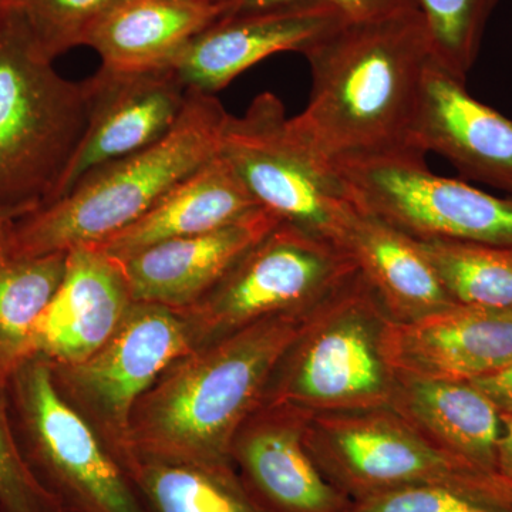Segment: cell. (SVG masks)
I'll return each mask as SVG.
<instances>
[{"instance_id": "83f0119b", "label": "cell", "mask_w": 512, "mask_h": 512, "mask_svg": "<svg viewBox=\"0 0 512 512\" xmlns=\"http://www.w3.org/2000/svg\"><path fill=\"white\" fill-rule=\"evenodd\" d=\"M116 0H0L25 20L42 52L56 60L83 46L93 23Z\"/></svg>"}, {"instance_id": "e0dca14e", "label": "cell", "mask_w": 512, "mask_h": 512, "mask_svg": "<svg viewBox=\"0 0 512 512\" xmlns=\"http://www.w3.org/2000/svg\"><path fill=\"white\" fill-rule=\"evenodd\" d=\"M279 222L271 212L258 208L224 227L128 256L120 262L131 298L175 311L191 308Z\"/></svg>"}, {"instance_id": "277c9868", "label": "cell", "mask_w": 512, "mask_h": 512, "mask_svg": "<svg viewBox=\"0 0 512 512\" xmlns=\"http://www.w3.org/2000/svg\"><path fill=\"white\" fill-rule=\"evenodd\" d=\"M15 10L0 5V214L45 207L89 117V86L57 72Z\"/></svg>"}, {"instance_id": "30bf717a", "label": "cell", "mask_w": 512, "mask_h": 512, "mask_svg": "<svg viewBox=\"0 0 512 512\" xmlns=\"http://www.w3.org/2000/svg\"><path fill=\"white\" fill-rule=\"evenodd\" d=\"M332 168L357 210L416 241L512 247V195L495 197L431 173L423 154H386Z\"/></svg>"}, {"instance_id": "1f68e13d", "label": "cell", "mask_w": 512, "mask_h": 512, "mask_svg": "<svg viewBox=\"0 0 512 512\" xmlns=\"http://www.w3.org/2000/svg\"><path fill=\"white\" fill-rule=\"evenodd\" d=\"M501 414V437L498 441L495 474L512 488V413Z\"/></svg>"}, {"instance_id": "2e32d148", "label": "cell", "mask_w": 512, "mask_h": 512, "mask_svg": "<svg viewBox=\"0 0 512 512\" xmlns=\"http://www.w3.org/2000/svg\"><path fill=\"white\" fill-rule=\"evenodd\" d=\"M133 302L119 259L94 245L70 249L62 285L32 330L29 355L52 365L86 359L119 328Z\"/></svg>"}, {"instance_id": "4dcf8cb0", "label": "cell", "mask_w": 512, "mask_h": 512, "mask_svg": "<svg viewBox=\"0 0 512 512\" xmlns=\"http://www.w3.org/2000/svg\"><path fill=\"white\" fill-rule=\"evenodd\" d=\"M495 404L498 412L512 413V363L500 372L471 382Z\"/></svg>"}, {"instance_id": "484cf974", "label": "cell", "mask_w": 512, "mask_h": 512, "mask_svg": "<svg viewBox=\"0 0 512 512\" xmlns=\"http://www.w3.org/2000/svg\"><path fill=\"white\" fill-rule=\"evenodd\" d=\"M348 512H512V488L494 474H473L353 501Z\"/></svg>"}, {"instance_id": "5bb4252c", "label": "cell", "mask_w": 512, "mask_h": 512, "mask_svg": "<svg viewBox=\"0 0 512 512\" xmlns=\"http://www.w3.org/2000/svg\"><path fill=\"white\" fill-rule=\"evenodd\" d=\"M348 22L325 3H293L224 16L195 37L168 69L188 90L221 92L256 63L282 52L305 53Z\"/></svg>"}, {"instance_id": "4fadbf2b", "label": "cell", "mask_w": 512, "mask_h": 512, "mask_svg": "<svg viewBox=\"0 0 512 512\" xmlns=\"http://www.w3.org/2000/svg\"><path fill=\"white\" fill-rule=\"evenodd\" d=\"M309 413L262 403L231 444L242 484L264 512H348L353 501L326 480L305 443Z\"/></svg>"}, {"instance_id": "d6a6232c", "label": "cell", "mask_w": 512, "mask_h": 512, "mask_svg": "<svg viewBox=\"0 0 512 512\" xmlns=\"http://www.w3.org/2000/svg\"><path fill=\"white\" fill-rule=\"evenodd\" d=\"M5 221H10V218L5 217V215L0 214V224H2V222H5Z\"/></svg>"}, {"instance_id": "ba28073f", "label": "cell", "mask_w": 512, "mask_h": 512, "mask_svg": "<svg viewBox=\"0 0 512 512\" xmlns=\"http://www.w3.org/2000/svg\"><path fill=\"white\" fill-rule=\"evenodd\" d=\"M349 252L279 222L191 308L195 348L261 320L312 311L355 274Z\"/></svg>"}, {"instance_id": "5b68a950", "label": "cell", "mask_w": 512, "mask_h": 512, "mask_svg": "<svg viewBox=\"0 0 512 512\" xmlns=\"http://www.w3.org/2000/svg\"><path fill=\"white\" fill-rule=\"evenodd\" d=\"M393 325L356 271L309 313L276 363L262 403L309 414L390 406L397 383Z\"/></svg>"}, {"instance_id": "ac0fdd59", "label": "cell", "mask_w": 512, "mask_h": 512, "mask_svg": "<svg viewBox=\"0 0 512 512\" xmlns=\"http://www.w3.org/2000/svg\"><path fill=\"white\" fill-rule=\"evenodd\" d=\"M394 369L424 379L474 382L512 363V311L454 305L412 323H394Z\"/></svg>"}, {"instance_id": "7c38bea8", "label": "cell", "mask_w": 512, "mask_h": 512, "mask_svg": "<svg viewBox=\"0 0 512 512\" xmlns=\"http://www.w3.org/2000/svg\"><path fill=\"white\" fill-rule=\"evenodd\" d=\"M87 86L89 117L82 140L46 205L97 168L167 136L183 116L190 92L171 69L123 73L100 67Z\"/></svg>"}, {"instance_id": "ffe728a7", "label": "cell", "mask_w": 512, "mask_h": 512, "mask_svg": "<svg viewBox=\"0 0 512 512\" xmlns=\"http://www.w3.org/2000/svg\"><path fill=\"white\" fill-rule=\"evenodd\" d=\"M390 407L437 450L495 474L503 423L495 404L476 384L397 372Z\"/></svg>"}, {"instance_id": "603a6c76", "label": "cell", "mask_w": 512, "mask_h": 512, "mask_svg": "<svg viewBox=\"0 0 512 512\" xmlns=\"http://www.w3.org/2000/svg\"><path fill=\"white\" fill-rule=\"evenodd\" d=\"M13 221V220H10ZM0 224V383L29 356L37 319L55 298L67 252L40 256L19 254L9 241V222Z\"/></svg>"}, {"instance_id": "d6986e66", "label": "cell", "mask_w": 512, "mask_h": 512, "mask_svg": "<svg viewBox=\"0 0 512 512\" xmlns=\"http://www.w3.org/2000/svg\"><path fill=\"white\" fill-rule=\"evenodd\" d=\"M231 2L116 0L84 37L101 69L147 72L168 69L204 30L227 15Z\"/></svg>"}, {"instance_id": "4316f807", "label": "cell", "mask_w": 512, "mask_h": 512, "mask_svg": "<svg viewBox=\"0 0 512 512\" xmlns=\"http://www.w3.org/2000/svg\"><path fill=\"white\" fill-rule=\"evenodd\" d=\"M500 0H417L433 57L460 82L476 63L488 20Z\"/></svg>"}, {"instance_id": "6da1fadb", "label": "cell", "mask_w": 512, "mask_h": 512, "mask_svg": "<svg viewBox=\"0 0 512 512\" xmlns=\"http://www.w3.org/2000/svg\"><path fill=\"white\" fill-rule=\"evenodd\" d=\"M303 55L311 64L312 92L289 121L313 154L335 165L417 153L410 134L433 60L420 10L343 23Z\"/></svg>"}, {"instance_id": "7402d4cb", "label": "cell", "mask_w": 512, "mask_h": 512, "mask_svg": "<svg viewBox=\"0 0 512 512\" xmlns=\"http://www.w3.org/2000/svg\"><path fill=\"white\" fill-rule=\"evenodd\" d=\"M343 249L394 323L416 322L456 305L416 241L365 212L357 210Z\"/></svg>"}, {"instance_id": "44dd1931", "label": "cell", "mask_w": 512, "mask_h": 512, "mask_svg": "<svg viewBox=\"0 0 512 512\" xmlns=\"http://www.w3.org/2000/svg\"><path fill=\"white\" fill-rule=\"evenodd\" d=\"M252 195L227 161L217 154L138 218L94 245L123 261L143 249L191 237L241 220L258 210Z\"/></svg>"}, {"instance_id": "52a82bcc", "label": "cell", "mask_w": 512, "mask_h": 512, "mask_svg": "<svg viewBox=\"0 0 512 512\" xmlns=\"http://www.w3.org/2000/svg\"><path fill=\"white\" fill-rule=\"evenodd\" d=\"M289 119L275 94H259L242 116L229 114L218 154L258 207L343 248L357 208L332 165L305 146Z\"/></svg>"}, {"instance_id": "8fae6325", "label": "cell", "mask_w": 512, "mask_h": 512, "mask_svg": "<svg viewBox=\"0 0 512 512\" xmlns=\"http://www.w3.org/2000/svg\"><path fill=\"white\" fill-rule=\"evenodd\" d=\"M305 443L320 473L352 501L406 485L490 474L431 446L390 406L309 414Z\"/></svg>"}, {"instance_id": "cb8c5ba5", "label": "cell", "mask_w": 512, "mask_h": 512, "mask_svg": "<svg viewBox=\"0 0 512 512\" xmlns=\"http://www.w3.org/2000/svg\"><path fill=\"white\" fill-rule=\"evenodd\" d=\"M126 470L150 512H264L242 484L234 464L133 454Z\"/></svg>"}, {"instance_id": "8992f818", "label": "cell", "mask_w": 512, "mask_h": 512, "mask_svg": "<svg viewBox=\"0 0 512 512\" xmlns=\"http://www.w3.org/2000/svg\"><path fill=\"white\" fill-rule=\"evenodd\" d=\"M5 390L23 457L64 512H150L126 468L57 392L45 356L25 357Z\"/></svg>"}, {"instance_id": "836d02e7", "label": "cell", "mask_w": 512, "mask_h": 512, "mask_svg": "<svg viewBox=\"0 0 512 512\" xmlns=\"http://www.w3.org/2000/svg\"><path fill=\"white\" fill-rule=\"evenodd\" d=\"M211 2H231V0H211Z\"/></svg>"}, {"instance_id": "9c48e42d", "label": "cell", "mask_w": 512, "mask_h": 512, "mask_svg": "<svg viewBox=\"0 0 512 512\" xmlns=\"http://www.w3.org/2000/svg\"><path fill=\"white\" fill-rule=\"evenodd\" d=\"M194 348V333L183 313L133 302L119 328L93 355L67 365L50 363L52 379L64 402L126 468L134 407L171 363Z\"/></svg>"}, {"instance_id": "3957f363", "label": "cell", "mask_w": 512, "mask_h": 512, "mask_svg": "<svg viewBox=\"0 0 512 512\" xmlns=\"http://www.w3.org/2000/svg\"><path fill=\"white\" fill-rule=\"evenodd\" d=\"M228 116L214 94L190 90L183 116L167 136L97 168L53 204L10 221L13 249L29 256L67 252L133 224L217 156Z\"/></svg>"}, {"instance_id": "9a60e30c", "label": "cell", "mask_w": 512, "mask_h": 512, "mask_svg": "<svg viewBox=\"0 0 512 512\" xmlns=\"http://www.w3.org/2000/svg\"><path fill=\"white\" fill-rule=\"evenodd\" d=\"M410 147L437 153L463 177L512 195V120L485 106L436 60L424 74Z\"/></svg>"}, {"instance_id": "7a4b0ae2", "label": "cell", "mask_w": 512, "mask_h": 512, "mask_svg": "<svg viewBox=\"0 0 512 512\" xmlns=\"http://www.w3.org/2000/svg\"><path fill=\"white\" fill-rule=\"evenodd\" d=\"M312 311L261 320L178 357L134 407L131 456L232 464L235 434Z\"/></svg>"}, {"instance_id": "f1b7e54d", "label": "cell", "mask_w": 512, "mask_h": 512, "mask_svg": "<svg viewBox=\"0 0 512 512\" xmlns=\"http://www.w3.org/2000/svg\"><path fill=\"white\" fill-rule=\"evenodd\" d=\"M0 512H64L37 481L20 450L10 419L5 384L0 383Z\"/></svg>"}, {"instance_id": "f546056e", "label": "cell", "mask_w": 512, "mask_h": 512, "mask_svg": "<svg viewBox=\"0 0 512 512\" xmlns=\"http://www.w3.org/2000/svg\"><path fill=\"white\" fill-rule=\"evenodd\" d=\"M293 3H325L339 10L348 22H365L409 10H419L417 0H231V6L225 16L242 15Z\"/></svg>"}, {"instance_id": "d4e9b609", "label": "cell", "mask_w": 512, "mask_h": 512, "mask_svg": "<svg viewBox=\"0 0 512 512\" xmlns=\"http://www.w3.org/2000/svg\"><path fill=\"white\" fill-rule=\"evenodd\" d=\"M416 244L456 305L512 311V247L463 241Z\"/></svg>"}]
</instances>
